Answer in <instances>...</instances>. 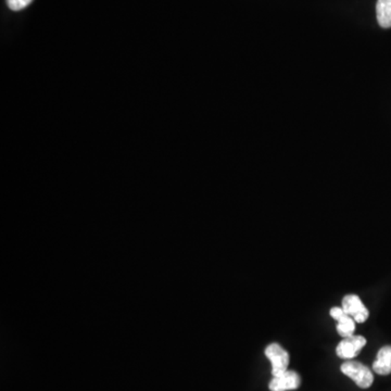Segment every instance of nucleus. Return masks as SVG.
Masks as SVG:
<instances>
[{
  "instance_id": "f257e3e1",
  "label": "nucleus",
  "mask_w": 391,
  "mask_h": 391,
  "mask_svg": "<svg viewBox=\"0 0 391 391\" xmlns=\"http://www.w3.org/2000/svg\"><path fill=\"white\" fill-rule=\"evenodd\" d=\"M340 369L346 376L351 378L360 388H369L374 381V376H373L371 369L365 367L364 364L360 363V362H344Z\"/></svg>"
},
{
  "instance_id": "f03ea898",
  "label": "nucleus",
  "mask_w": 391,
  "mask_h": 391,
  "mask_svg": "<svg viewBox=\"0 0 391 391\" xmlns=\"http://www.w3.org/2000/svg\"><path fill=\"white\" fill-rule=\"evenodd\" d=\"M265 356L272 363L273 377L285 373L289 365V354L278 344H271L265 348Z\"/></svg>"
},
{
  "instance_id": "7ed1b4c3",
  "label": "nucleus",
  "mask_w": 391,
  "mask_h": 391,
  "mask_svg": "<svg viewBox=\"0 0 391 391\" xmlns=\"http://www.w3.org/2000/svg\"><path fill=\"white\" fill-rule=\"evenodd\" d=\"M342 310L346 314L351 317L356 323H364L369 319V312L363 302L357 295H346L342 299Z\"/></svg>"
},
{
  "instance_id": "20e7f679",
  "label": "nucleus",
  "mask_w": 391,
  "mask_h": 391,
  "mask_svg": "<svg viewBox=\"0 0 391 391\" xmlns=\"http://www.w3.org/2000/svg\"><path fill=\"white\" fill-rule=\"evenodd\" d=\"M367 344V340L363 336L346 337L337 346L336 353L340 359L350 360L357 357Z\"/></svg>"
},
{
  "instance_id": "39448f33",
  "label": "nucleus",
  "mask_w": 391,
  "mask_h": 391,
  "mask_svg": "<svg viewBox=\"0 0 391 391\" xmlns=\"http://www.w3.org/2000/svg\"><path fill=\"white\" fill-rule=\"evenodd\" d=\"M301 385L299 374L294 371H286L285 373L273 377L270 381L269 388L271 391L296 390Z\"/></svg>"
},
{
  "instance_id": "423d86ee",
  "label": "nucleus",
  "mask_w": 391,
  "mask_h": 391,
  "mask_svg": "<svg viewBox=\"0 0 391 391\" xmlns=\"http://www.w3.org/2000/svg\"><path fill=\"white\" fill-rule=\"evenodd\" d=\"M373 369L379 375L391 374V346H385L377 353Z\"/></svg>"
},
{
  "instance_id": "0eeeda50",
  "label": "nucleus",
  "mask_w": 391,
  "mask_h": 391,
  "mask_svg": "<svg viewBox=\"0 0 391 391\" xmlns=\"http://www.w3.org/2000/svg\"><path fill=\"white\" fill-rule=\"evenodd\" d=\"M376 15L377 21L381 28H391V0H378Z\"/></svg>"
},
{
  "instance_id": "6e6552de",
  "label": "nucleus",
  "mask_w": 391,
  "mask_h": 391,
  "mask_svg": "<svg viewBox=\"0 0 391 391\" xmlns=\"http://www.w3.org/2000/svg\"><path fill=\"white\" fill-rule=\"evenodd\" d=\"M337 322H338V324H337V333L342 338L353 336L354 330H356V321L351 317L344 313L340 319H337Z\"/></svg>"
},
{
  "instance_id": "1a4fd4ad",
  "label": "nucleus",
  "mask_w": 391,
  "mask_h": 391,
  "mask_svg": "<svg viewBox=\"0 0 391 391\" xmlns=\"http://www.w3.org/2000/svg\"><path fill=\"white\" fill-rule=\"evenodd\" d=\"M32 1L33 0H7V3L11 10L20 11L28 7Z\"/></svg>"
}]
</instances>
